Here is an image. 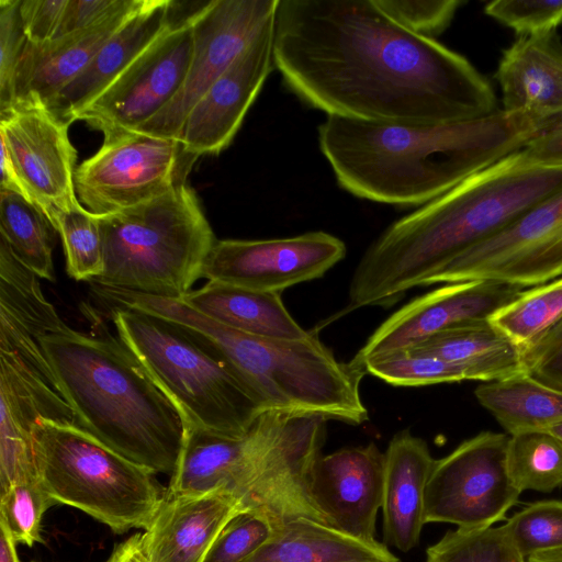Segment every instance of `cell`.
Masks as SVG:
<instances>
[{
	"label": "cell",
	"instance_id": "obj_45",
	"mask_svg": "<svg viewBox=\"0 0 562 562\" xmlns=\"http://www.w3.org/2000/svg\"><path fill=\"white\" fill-rule=\"evenodd\" d=\"M109 560L110 562H146L140 550V533L120 543Z\"/></svg>",
	"mask_w": 562,
	"mask_h": 562
},
{
	"label": "cell",
	"instance_id": "obj_19",
	"mask_svg": "<svg viewBox=\"0 0 562 562\" xmlns=\"http://www.w3.org/2000/svg\"><path fill=\"white\" fill-rule=\"evenodd\" d=\"M384 452L373 442L322 454L310 477V495L331 527L374 540L382 507Z\"/></svg>",
	"mask_w": 562,
	"mask_h": 562
},
{
	"label": "cell",
	"instance_id": "obj_26",
	"mask_svg": "<svg viewBox=\"0 0 562 562\" xmlns=\"http://www.w3.org/2000/svg\"><path fill=\"white\" fill-rule=\"evenodd\" d=\"M193 310L244 334L276 339L307 336L285 308L280 293L207 281L182 299Z\"/></svg>",
	"mask_w": 562,
	"mask_h": 562
},
{
	"label": "cell",
	"instance_id": "obj_50",
	"mask_svg": "<svg viewBox=\"0 0 562 562\" xmlns=\"http://www.w3.org/2000/svg\"><path fill=\"white\" fill-rule=\"evenodd\" d=\"M105 562H110V560L108 559Z\"/></svg>",
	"mask_w": 562,
	"mask_h": 562
},
{
	"label": "cell",
	"instance_id": "obj_35",
	"mask_svg": "<svg viewBox=\"0 0 562 562\" xmlns=\"http://www.w3.org/2000/svg\"><path fill=\"white\" fill-rule=\"evenodd\" d=\"M503 527L524 560L562 550V501L529 504L509 517Z\"/></svg>",
	"mask_w": 562,
	"mask_h": 562
},
{
	"label": "cell",
	"instance_id": "obj_29",
	"mask_svg": "<svg viewBox=\"0 0 562 562\" xmlns=\"http://www.w3.org/2000/svg\"><path fill=\"white\" fill-rule=\"evenodd\" d=\"M53 224L23 194L0 189V235L16 259L41 279L55 281Z\"/></svg>",
	"mask_w": 562,
	"mask_h": 562
},
{
	"label": "cell",
	"instance_id": "obj_7",
	"mask_svg": "<svg viewBox=\"0 0 562 562\" xmlns=\"http://www.w3.org/2000/svg\"><path fill=\"white\" fill-rule=\"evenodd\" d=\"M112 321L184 427L241 438L267 411L206 341L179 324L123 306L112 308Z\"/></svg>",
	"mask_w": 562,
	"mask_h": 562
},
{
	"label": "cell",
	"instance_id": "obj_51",
	"mask_svg": "<svg viewBox=\"0 0 562 562\" xmlns=\"http://www.w3.org/2000/svg\"><path fill=\"white\" fill-rule=\"evenodd\" d=\"M522 562H525V561H522Z\"/></svg>",
	"mask_w": 562,
	"mask_h": 562
},
{
	"label": "cell",
	"instance_id": "obj_9",
	"mask_svg": "<svg viewBox=\"0 0 562 562\" xmlns=\"http://www.w3.org/2000/svg\"><path fill=\"white\" fill-rule=\"evenodd\" d=\"M196 158L178 139L130 131L104 136L75 171V189L91 213L103 216L151 201L186 183Z\"/></svg>",
	"mask_w": 562,
	"mask_h": 562
},
{
	"label": "cell",
	"instance_id": "obj_15",
	"mask_svg": "<svg viewBox=\"0 0 562 562\" xmlns=\"http://www.w3.org/2000/svg\"><path fill=\"white\" fill-rule=\"evenodd\" d=\"M69 125L38 104H14L0 111L1 144L26 198L49 221L79 202L74 180L77 151L68 136Z\"/></svg>",
	"mask_w": 562,
	"mask_h": 562
},
{
	"label": "cell",
	"instance_id": "obj_30",
	"mask_svg": "<svg viewBox=\"0 0 562 562\" xmlns=\"http://www.w3.org/2000/svg\"><path fill=\"white\" fill-rule=\"evenodd\" d=\"M562 321V278L522 291L488 322L521 351L533 346Z\"/></svg>",
	"mask_w": 562,
	"mask_h": 562
},
{
	"label": "cell",
	"instance_id": "obj_1",
	"mask_svg": "<svg viewBox=\"0 0 562 562\" xmlns=\"http://www.w3.org/2000/svg\"><path fill=\"white\" fill-rule=\"evenodd\" d=\"M273 60L286 87L327 115L434 124L496 111L467 58L405 30L374 0H279Z\"/></svg>",
	"mask_w": 562,
	"mask_h": 562
},
{
	"label": "cell",
	"instance_id": "obj_24",
	"mask_svg": "<svg viewBox=\"0 0 562 562\" xmlns=\"http://www.w3.org/2000/svg\"><path fill=\"white\" fill-rule=\"evenodd\" d=\"M383 543L408 552L419 543L426 486L435 464L427 442L408 429L395 434L384 452Z\"/></svg>",
	"mask_w": 562,
	"mask_h": 562
},
{
	"label": "cell",
	"instance_id": "obj_41",
	"mask_svg": "<svg viewBox=\"0 0 562 562\" xmlns=\"http://www.w3.org/2000/svg\"><path fill=\"white\" fill-rule=\"evenodd\" d=\"M526 371L562 391V321L541 340L522 350Z\"/></svg>",
	"mask_w": 562,
	"mask_h": 562
},
{
	"label": "cell",
	"instance_id": "obj_23",
	"mask_svg": "<svg viewBox=\"0 0 562 562\" xmlns=\"http://www.w3.org/2000/svg\"><path fill=\"white\" fill-rule=\"evenodd\" d=\"M495 78L503 111L539 124L562 113V41L557 31L517 36L499 59Z\"/></svg>",
	"mask_w": 562,
	"mask_h": 562
},
{
	"label": "cell",
	"instance_id": "obj_47",
	"mask_svg": "<svg viewBox=\"0 0 562 562\" xmlns=\"http://www.w3.org/2000/svg\"><path fill=\"white\" fill-rule=\"evenodd\" d=\"M0 562H20L16 553V542L9 532L0 526Z\"/></svg>",
	"mask_w": 562,
	"mask_h": 562
},
{
	"label": "cell",
	"instance_id": "obj_34",
	"mask_svg": "<svg viewBox=\"0 0 562 562\" xmlns=\"http://www.w3.org/2000/svg\"><path fill=\"white\" fill-rule=\"evenodd\" d=\"M362 370L395 386H422L465 380L457 367L414 349L372 358L362 366Z\"/></svg>",
	"mask_w": 562,
	"mask_h": 562
},
{
	"label": "cell",
	"instance_id": "obj_43",
	"mask_svg": "<svg viewBox=\"0 0 562 562\" xmlns=\"http://www.w3.org/2000/svg\"><path fill=\"white\" fill-rule=\"evenodd\" d=\"M520 153L530 165L562 168V113L540 123Z\"/></svg>",
	"mask_w": 562,
	"mask_h": 562
},
{
	"label": "cell",
	"instance_id": "obj_6",
	"mask_svg": "<svg viewBox=\"0 0 562 562\" xmlns=\"http://www.w3.org/2000/svg\"><path fill=\"white\" fill-rule=\"evenodd\" d=\"M98 220L103 271L92 283L106 288L182 299L201 278L216 241L187 183Z\"/></svg>",
	"mask_w": 562,
	"mask_h": 562
},
{
	"label": "cell",
	"instance_id": "obj_37",
	"mask_svg": "<svg viewBox=\"0 0 562 562\" xmlns=\"http://www.w3.org/2000/svg\"><path fill=\"white\" fill-rule=\"evenodd\" d=\"M374 2L405 30L432 40L449 27L462 4L459 0H374Z\"/></svg>",
	"mask_w": 562,
	"mask_h": 562
},
{
	"label": "cell",
	"instance_id": "obj_4",
	"mask_svg": "<svg viewBox=\"0 0 562 562\" xmlns=\"http://www.w3.org/2000/svg\"><path fill=\"white\" fill-rule=\"evenodd\" d=\"M41 345L85 430L155 474L173 473L184 439L182 416L120 339L65 323L42 335Z\"/></svg>",
	"mask_w": 562,
	"mask_h": 562
},
{
	"label": "cell",
	"instance_id": "obj_10",
	"mask_svg": "<svg viewBox=\"0 0 562 562\" xmlns=\"http://www.w3.org/2000/svg\"><path fill=\"white\" fill-rule=\"evenodd\" d=\"M508 438L482 431L435 461L425 492L426 524L476 529L506 518L521 494L507 472Z\"/></svg>",
	"mask_w": 562,
	"mask_h": 562
},
{
	"label": "cell",
	"instance_id": "obj_20",
	"mask_svg": "<svg viewBox=\"0 0 562 562\" xmlns=\"http://www.w3.org/2000/svg\"><path fill=\"white\" fill-rule=\"evenodd\" d=\"M247 512L225 492L167 495L149 526L140 533L146 562H202L223 528Z\"/></svg>",
	"mask_w": 562,
	"mask_h": 562
},
{
	"label": "cell",
	"instance_id": "obj_42",
	"mask_svg": "<svg viewBox=\"0 0 562 562\" xmlns=\"http://www.w3.org/2000/svg\"><path fill=\"white\" fill-rule=\"evenodd\" d=\"M67 1L20 0V16L30 43L44 44L55 37Z\"/></svg>",
	"mask_w": 562,
	"mask_h": 562
},
{
	"label": "cell",
	"instance_id": "obj_17",
	"mask_svg": "<svg viewBox=\"0 0 562 562\" xmlns=\"http://www.w3.org/2000/svg\"><path fill=\"white\" fill-rule=\"evenodd\" d=\"M42 420L80 426L48 378L14 352L0 350V493L38 477L33 430Z\"/></svg>",
	"mask_w": 562,
	"mask_h": 562
},
{
	"label": "cell",
	"instance_id": "obj_49",
	"mask_svg": "<svg viewBox=\"0 0 562 562\" xmlns=\"http://www.w3.org/2000/svg\"><path fill=\"white\" fill-rule=\"evenodd\" d=\"M553 436H555L559 440L562 441V422L553 427H551L549 430Z\"/></svg>",
	"mask_w": 562,
	"mask_h": 562
},
{
	"label": "cell",
	"instance_id": "obj_28",
	"mask_svg": "<svg viewBox=\"0 0 562 562\" xmlns=\"http://www.w3.org/2000/svg\"><path fill=\"white\" fill-rule=\"evenodd\" d=\"M474 394L509 436L549 430L562 422V391L528 372L485 382Z\"/></svg>",
	"mask_w": 562,
	"mask_h": 562
},
{
	"label": "cell",
	"instance_id": "obj_48",
	"mask_svg": "<svg viewBox=\"0 0 562 562\" xmlns=\"http://www.w3.org/2000/svg\"><path fill=\"white\" fill-rule=\"evenodd\" d=\"M525 562H562V550L539 553L526 559Z\"/></svg>",
	"mask_w": 562,
	"mask_h": 562
},
{
	"label": "cell",
	"instance_id": "obj_31",
	"mask_svg": "<svg viewBox=\"0 0 562 562\" xmlns=\"http://www.w3.org/2000/svg\"><path fill=\"white\" fill-rule=\"evenodd\" d=\"M506 464L513 484L521 493H549L562 486V441L547 430L512 435Z\"/></svg>",
	"mask_w": 562,
	"mask_h": 562
},
{
	"label": "cell",
	"instance_id": "obj_38",
	"mask_svg": "<svg viewBox=\"0 0 562 562\" xmlns=\"http://www.w3.org/2000/svg\"><path fill=\"white\" fill-rule=\"evenodd\" d=\"M272 526L261 515L244 512L220 532L202 562H243L271 536Z\"/></svg>",
	"mask_w": 562,
	"mask_h": 562
},
{
	"label": "cell",
	"instance_id": "obj_2",
	"mask_svg": "<svg viewBox=\"0 0 562 562\" xmlns=\"http://www.w3.org/2000/svg\"><path fill=\"white\" fill-rule=\"evenodd\" d=\"M537 131L533 120L503 110L434 124L327 115L318 126V144L344 190L378 203L414 206L522 148Z\"/></svg>",
	"mask_w": 562,
	"mask_h": 562
},
{
	"label": "cell",
	"instance_id": "obj_39",
	"mask_svg": "<svg viewBox=\"0 0 562 562\" xmlns=\"http://www.w3.org/2000/svg\"><path fill=\"white\" fill-rule=\"evenodd\" d=\"M484 12L517 36L557 31L562 24V0H496L488 2Z\"/></svg>",
	"mask_w": 562,
	"mask_h": 562
},
{
	"label": "cell",
	"instance_id": "obj_21",
	"mask_svg": "<svg viewBox=\"0 0 562 562\" xmlns=\"http://www.w3.org/2000/svg\"><path fill=\"white\" fill-rule=\"evenodd\" d=\"M143 3L144 0H127L123 8L87 29L44 44L27 42L15 74L12 105L46 106L91 63Z\"/></svg>",
	"mask_w": 562,
	"mask_h": 562
},
{
	"label": "cell",
	"instance_id": "obj_18",
	"mask_svg": "<svg viewBox=\"0 0 562 562\" xmlns=\"http://www.w3.org/2000/svg\"><path fill=\"white\" fill-rule=\"evenodd\" d=\"M273 37L274 24L237 56L189 112L179 136L187 155H217L232 143L274 68Z\"/></svg>",
	"mask_w": 562,
	"mask_h": 562
},
{
	"label": "cell",
	"instance_id": "obj_11",
	"mask_svg": "<svg viewBox=\"0 0 562 562\" xmlns=\"http://www.w3.org/2000/svg\"><path fill=\"white\" fill-rule=\"evenodd\" d=\"M561 274L562 189L446 265L427 285L485 280L525 288Z\"/></svg>",
	"mask_w": 562,
	"mask_h": 562
},
{
	"label": "cell",
	"instance_id": "obj_32",
	"mask_svg": "<svg viewBox=\"0 0 562 562\" xmlns=\"http://www.w3.org/2000/svg\"><path fill=\"white\" fill-rule=\"evenodd\" d=\"M98 218L78 202L59 211L50 220L61 237L67 273L77 281L93 282L103 271V246Z\"/></svg>",
	"mask_w": 562,
	"mask_h": 562
},
{
	"label": "cell",
	"instance_id": "obj_44",
	"mask_svg": "<svg viewBox=\"0 0 562 562\" xmlns=\"http://www.w3.org/2000/svg\"><path fill=\"white\" fill-rule=\"evenodd\" d=\"M127 0H68L54 38L94 25L123 8Z\"/></svg>",
	"mask_w": 562,
	"mask_h": 562
},
{
	"label": "cell",
	"instance_id": "obj_25",
	"mask_svg": "<svg viewBox=\"0 0 562 562\" xmlns=\"http://www.w3.org/2000/svg\"><path fill=\"white\" fill-rule=\"evenodd\" d=\"M243 562H401L383 542L361 539L319 521L296 518L272 529Z\"/></svg>",
	"mask_w": 562,
	"mask_h": 562
},
{
	"label": "cell",
	"instance_id": "obj_16",
	"mask_svg": "<svg viewBox=\"0 0 562 562\" xmlns=\"http://www.w3.org/2000/svg\"><path fill=\"white\" fill-rule=\"evenodd\" d=\"M522 289L485 280L446 283L412 300L387 317L349 363L363 372L362 366L372 358L411 349L456 327L488 321Z\"/></svg>",
	"mask_w": 562,
	"mask_h": 562
},
{
	"label": "cell",
	"instance_id": "obj_13",
	"mask_svg": "<svg viewBox=\"0 0 562 562\" xmlns=\"http://www.w3.org/2000/svg\"><path fill=\"white\" fill-rule=\"evenodd\" d=\"M346 252L341 239L319 231L285 238L216 239L204 261L201 278L280 293L323 277Z\"/></svg>",
	"mask_w": 562,
	"mask_h": 562
},
{
	"label": "cell",
	"instance_id": "obj_12",
	"mask_svg": "<svg viewBox=\"0 0 562 562\" xmlns=\"http://www.w3.org/2000/svg\"><path fill=\"white\" fill-rule=\"evenodd\" d=\"M279 0H213L193 22L186 80L169 104L135 132L173 138L189 112L237 56L276 22Z\"/></svg>",
	"mask_w": 562,
	"mask_h": 562
},
{
	"label": "cell",
	"instance_id": "obj_5",
	"mask_svg": "<svg viewBox=\"0 0 562 562\" xmlns=\"http://www.w3.org/2000/svg\"><path fill=\"white\" fill-rule=\"evenodd\" d=\"M111 301L179 324L206 341L267 411L316 415L351 425L368 419L359 386L364 373L338 361L316 331L300 339L257 337L227 327L181 299L122 289Z\"/></svg>",
	"mask_w": 562,
	"mask_h": 562
},
{
	"label": "cell",
	"instance_id": "obj_22",
	"mask_svg": "<svg viewBox=\"0 0 562 562\" xmlns=\"http://www.w3.org/2000/svg\"><path fill=\"white\" fill-rule=\"evenodd\" d=\"M169 0H144L142 7L106 42L91 63L45 108L71 124L146 48L178 23Z\"/></svg>",
	"mask_w": 562,
	"mask_h": 562
},
{
	"label": "cell",
	"instance_id": "obj_14",
	"mask_svg": "<svg viewBox=\"0 0 562 562\" xmlns=\"http://www.w3.org/2000/svg\"><path fill=\"white\" fill-rule=\"evenodd\" d=\"M193 48L192 24L170 27L146 48L77 120L109 136L151 120L181 89Z\"/></svg>",
	"mask_w": 562,
	"mask_h": 562
},
{
	"label": "cell",
	"instance_id": "obj_8",
	"mask_svg": "<svg viewBox=\"0 0 562 562\" xmlns=\"http://www.w3.org/2000/svg\"><path fill=\"white\" fill-rule=\"evenodd\" d=\"M37 475L57 504L80 509L116 533L146 529L165 491L155 473L80 426L42 420L33 430Z\"/></svg>",
	"mask_w": 562,
	"mask_h": 562
},
{
	"label": "cell",
	"instance_id": "obj_3",
	"mask_svg": "<svg viewBox=\"0 0 562 562\" xmlns=\"http://www.w3.org/2000/svg\"><path fill=\"white\" fill-rule=\"evenodd\" d=\"M562 189V168L528 164L520 149L391 224L352 276L347 312L390 306L453 259ZM346 312V313H347Z\"/></svg>",
	"mask_w": 562,
	"mask_h": 562
},
{
	"label": "cell",
	"instance_id": "obj_46",
	"mask_svg": "<svg viewBox=\"0 0 562 562\" xmlns=\"http://www.w3.org/2000/svg\"><path fill=\"white\" fill-rule=\"evenodd\" d=\"M1 189L23 194L25 192L7 148L1 144ZM27 199V198H26Z\"/></svg>",
	"mask_w": 562,
	"mask_h": 562
},
{
	"label": "cell",
	"instance_id": "obj_27",
	"mask_svg": "<svg viewBox=\"0 0 562 562\" xmlns=\"http://www.w3.org/2000/svg\"><path fill=\"white\" fill-rule=\"evenodd\" d=\"M411 349L457 367L465 380L491 382L527 372L521 349L488 321L439 333Z\"/></svg>",
	"mask_w": 562,
	"mask_h": 562
},
{
	"label": "cell",
	"instance_id": "obj_33",
	"mask_svg": "<svg viewBox=\"0 0 562 562\" xmlns=\"http://www.w3.org/2000/svg\"><path fill=\"white\" fill-rule=\"evenodd\" d=\"M503 525L447 531L426 550L425 562H522Z\"/></svg>",
	"mask_w": 562,
	"mask_h": 562
},
{
	"label": "cell",
	"instance_id": "obj_40",
	"mask_svg": "<svg viewBox=\"0 0 562 562\" xmlns=\"http://www.w3.org/2000/svg\"><path fill=\"white\" fill-rule=\"evenodd\" d=\"M19 5L20 0H0V111L13 104L15 74L29 42Z\"/></svg>",
	"mask_w": 562,
	"mask_h": 562
},
{
	"label": "cell",
	"instance_id": "obj_36",
	"mask_svg": "<svg viewBox=\"0 0 562 562\" xmlns=\"http://www.w3.org/2000/svg\"><path fill=\"white\" fill-rule=\"evenodd\" d=\"M56 504L40 479L14 484L0 493V526L16 543L32 547L43 542V516Z\"/></svg>",
	"mask_w": 562,
	"mask_h": 562
}]
</instances>
